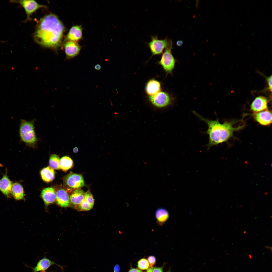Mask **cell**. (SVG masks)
I'll return each instance as SVG.
<instances>
[{
  "label": "cell",
  "mask_w": 272,
  "mask_h": 272,
  "mask_svg": "<svg viewBox=\"0 0 272 272\" xmlns=\"http://www.w3.org/2000/svg\"><path fill=\"white\" fill-rule=\"evenodd\" d=\"M167 272H170L169 271H168Z\"/></svg>",
  "instance_id": "obj_42"
},
{
  "label": "cell",
  "mask_w": 272,
  "mask_h": 272,
  "mask_svg": "<svg viewBox=\"0 0 272 272\" xmlns=\"http://www.w3.org/2000/svg\"><path fill=\"white\" fill-rule=\"evenodd\" d=\"M101 66L99 64H96L94 66V69L97 70H99L101 69Z\"/></svg>",
  "instance_id": "obj_32"
},
{
  "label": "cell",
  "mask_w": 272,
  "mask_h": 272,
  "mask_svg": "<svg viewBox=\"0 0 272 272\" xmlns=\"http://www.w3.org/2000/svg\"><path fill=\"white\" fill-rule=\"evenodd\" d=\"M267 81L268 86V88L270 91H272V75L266 78Z\"/></svg>",
  "instance_id": "obj_28"
},
{
  "label": "cell",
  "mask_w": 272,
  "mask_h": 272,
  "mask_svg": "<svg viewBox=\"0 0 272 272\" xmlns=\"http://www.w3.org/2000/svg\"><path fill=\"white\" fill-rule=\"evenodd\" d=\"M60 160V158L57 155L55 154L51 155L50 157L49 160V165L50 167L53 169H60L59 166Z\"/></svg>",
  "instance_id": "obj_23"
},
{
  "label": "cell",
  "mask_w": 272,
  "mask_h": 272,
  "mask_svg": "<svg viewBox=\"0 0 272 272\" xmlns=\"http://www.w3.org/2000/svg\"><path fill=\"white\" fill-rule=\"evenodd\" d=\"M148 98L150 102L155 107L159 108L166 107L172 102L173 99L168 93L161 91L155 95L149 96Z\"/></svg>",
  "instance_id": "obj_6"
},
{
  "label": "cell",
  "mask_w": 272,
  "mask_h": 272,
  "mask_svg": "<svg viewBox=\"0 0 272 272\" xmlns=\"http://www.w3.org/2000/svg\"><path fill=\"white\" fill-rule=\"evenodd\" d=\"M56 194V202L59 206L66 208L70 206V197L64 189H60L57 191Z\"/></svg>",
  "instance_id": "obj_15"
},
{
  "label": "cell",
  "mask_w": 272,
  "mask_h": 272,
  "mask_svg": "<svg viewBox=\"0 0 272 272\" xmlns=\"http://www.w3.org/2000/svg\"><path fill=\"white\" fill-rule=\"evenodd\" d=\"M120 267L118 264H116L115 265L114 267L113 271L114 272H119L120 271Z\"/></svg>",
  "instance_id": "obj_30"
},
{
  "label": "cell",
  "mask_w": 272,
  "mask_h": 272,
  "mask_svg": "<svg viewBox=\"0 0 272 272\" xmlns=\"http://www.w3.org/2000/svg\"></svg>",
  "instance_id": "obj_43"
},
{
  "label": "cell",
  "mask_w": 272,
  "mask_h": 272,
  "mask_svg": "<svg viewBox=\"0 0 272 272\" xmlns=\"http://www.w3.org/2000/svg\"><path fill=\"white\" fill-rule=\"evenodd\" d=\"M11 194L15 199L20 200L23 199L24 197V192L22 185L17 182L13 184Z\"/></svg>",
  "instance_id": "obj_19"
},
{
  "label": "cell",
  "mask_w": 272,
  "mask_h": 272,
  "mask_svg": "<svg viewBox=\"0 0 272 272\" xmlns=\"http://www.w3.org/2000/svg\"><path fill=\"white\" fill-rule=\"evenodd\" d=\"M73 152L75 153H76L78 152V149L77 147H75L73 149Z\"/></svg>",
  "instance_id": "obj_35"
},
{
  "label": "cell",
  "mask_w": 272,
  "mask_h": 272,
  "mask_svg": "<svg viewBox=\"0 0 272 272\" xmlns=\"http://www.w3.org/2000/svg\"><path fill=\"white\" fill-rule=\"evenodd\" d=\"M153 268L154 267H150L147 269V272H152L153 270Z\"/></svg>",
  "instance_id": "obj_34"
},
{
  "label": "cell",
  "mask_w": 272,
  "mask_h": 272,
  "mask_svg": "<svg viewBox=\"0 0 272 272\" xmlns=\"http://www.w3.org/2000/svg\"><path fill=\"white\" fill-rule=\"evenodd\" d=\"M147 261L149 264L150 267H152L156 262V259L153 256H150L147 259Z\"/></svg>",
  "instance_id": "obj_27"
},
{
  "label": "cell",
  "mask_w": 272,
  "mask_h": 272,
  "mask_svg": "<svg viewBox=\"0 0 272 272\" xmlns=\"http://www.w3.org/2000/svg\"><path fill=\"white\" fill-rule=\"evenodd\" d=\"M249 25V23H248V24H247V26H248V25Z\"/></svg>",
  "instance_id": "obj_36"
},
{
  "label": "cell",
  "mask_w": 272,
  "mask_h": 272,
  "mask_svg": "<svg viewBox=\"0 0 272 272\" xmlns=\"http://www.w3.org/2000/svg\"><path fill=\"white\" fill-rule=\"evenodd\" d=\"M268 100L266 98L262 96L256 97L252 103L251 109L256 113L266 110L267 108Z\"/></svg>",
  "instance_id": "obj_12"
},
{
  "label": "cell",
  "mask_w": 272,
  "mask_h": 272,
  "mask_svg": "<svg viewBox=\"0 0 272 272\" xmlns=\"http://www.w3.org/2000/svg\"><path fill=\"white\" fill-rule=\"evenodd\" d=\"M145 90L149 96L155 95L161 91L160 84L158 81L155 79H150L146 85Z\"/></svg>",
  "instance_id": "obj_16"
},
{
  "label": "cell",
  "mask_w": 272,
  "mask_h": 272,
  "mask_svg": "<svg viewBox=\"0 0 272 272\" xmlns=\"http://www.w3.org/2000/svg\"><path fill=\"white\" fill-rule=\"evenodd\" d=\"M147 44L152 56L160 54L163 53L164 49L172 44L171 41L167 38L159 39L157 36H151V41Z\"/></svg>",
  "instance_id": "obj_4"
},
{
  "label": "cell",
  "mask_w": 272,
  "mask_h": 272,
  "mask_svg": "<svg viewBox=\"0 0 272 272\" xmlns=\"http://www.w3.org/2000/svg\"><path fill=\"white\" fill-rule=\"evenodd\" d=\"M193 112L208 126V129L205 132L209 136V141L207 145L208 150L212 146L227 141L232 136L234 132L240 130L244 127V126L234 127L236 122L234 121H225L221 123L218 119L209 120L203 117L194 111Z\"/></svg>",
  "instance_id": "obj_2"
},
{
  "label": "cell",
  "mask_w": 272,
  "mask_h": 272,
  "mask_svg": "<svg viewBox=\"0 0 272 272\" xmlns=\"http://www.w3.org/2000/svg\"><path fill=\"white\" fill-rule=\"evenodd\" d=\"M263 26V25H262V26H261V27H262V26Z\"/></svg>",
  "instance_id": "obj_41"
},
{
  "label": "cell",
  "mask_w": 272,
  "mask_h": 272,
  "mask_svg": "<svg viewBox=\"0 0 272 272\" xmlns=\"http://www.w3.org/2000/svg\"><path fill=\"white\" fill-rule=\"evenodd\" d=\"M253 117L255 119L262 125H268L271 123V112L268 110L255 113Z\"/></svg>",
  "instance_id": "obj_11"
},
{
  "label": "cell",
  "mask_w": 272,
  "mask_h": 272,
  "mask_svg": "<svg viewBox=\"0 0 272 272\" xmlns=\"http://www.w3.org/2000/svg\"><path fill=\"white\" fill-rule=\"evenodd\" d=\"M183 43V42L181 40H178L176 42V44L178 46H181Z\"/></svg>",
  "instance_id": "obj_33"
},
{
  "label": "cell",
  "mask_w": 272,
  "mask_h": 272,
  "mask_svg": "<svg viewBox=\"0 0 272 272\" xmlns=\"http://www.w3.org/2000/svg\"><path fill=\"white\" fill-rule=\"evenodd\" d=\"M93 208L84 198L81 203L75 208L79 211H88Z\"/></svg>",
  "instance_id": "obj_24"
},
{
  "label": "cell",
  "mask_w": 272,
  "mask_h": 272,
  "mask_svg": "<svg viewBox=\"0 0 272 272\" xmlns=\"http://www.w3.org/2000/svg\"><path fill=\"white\" fill-rule=\"evenodd\" d=\"M262 37V36H261V37H260V38H261V37Z\"/></svg>",
  "instance_id": "obj_37"
},
{
  "label": "cell",
  "mask_w": 272,
  "mask_h": 272,
  "mask_svg": "<svg viewBox=\"0 0 272 272\" xmlns=\"http://www.w3.org/2000/svg\"><path fill=\"white\" fill-rule=\"evenodd\" d=\"M40 173L42 179L46 182H51L54 178V171L49 166L43 168L41 171Z\"/></svg>",
  "instance_id": "obj_21"
},
{
  "label": "cell",
  "mask_w": 272,
  "mask_h": 272,
  "mask_svg": "<svg viewBox=\"0 0 272 272\" xmlns=\"http://www.w3.org/2000/svg\"><path fill=\"white\" fill-rule=\"evenodd\" d=\"M53 265H57L61 269H63L62 266L56 264L54 261L50 260L45 256L38 262L36 266L32 268V272H45L46 270Z\"/></svg>",
  "instance_id": "obj_14"
},
{
  "label": "cell",
  "mask_w": 272,
  "mask_h": 272,
  "mask_svg": "<svg viewBox=\"0 0 272 272\" xmlns=\"http://www.w3.org/2000/svg\"><path fill=\"white\" fill-rule=\"evenodd\" d=\"M254 42H255V41H254L253 42V44L254 43Z\"/></svg>",
  "instance_id": "obj_39"
},
{
  "label": "cell",
  "mask_w": 272,
  "mask_h": 272,
  "mask_svg": "<svg viewBox=\"0 0 272 272\" xmlns=\"http://www.w3.org/2000/svg\"><path fill=\"white\" fill-rule=\"evenodd\" d=\"M172 44L165 49L158 63L167 74H172L175 65V60L172 53Z\"/></svg>",
  "instance_id": "obj_5"
},
{
  "label": "cell",
  "mask_w": 272,
  "mask_h": 272,
  "mask_svg": "<svg viewBox=\"0 0 272 272\" xmlns=\"http://www.w3.org/2000/svg\"><path fill=\"white\" fill-rule=\"evenodd\" d=\"M19 133L21 141L26 145L32 148L36 147L38 140L35 130L34 120L29 121L21 119Z\"/></svg>",
  "instance_id": "obj_3"
},
{
  "label": "cell",
  "mask_w": 272,
  "mask_h": 272,
  "mask_svg": "<svg viewBox=\"0 0 272 272\" xmlns=\"http://www.w3.org/2000/svg\"><path fill=\"white\" fill-rule=\"evenodd\" d=\"M128 272H143L140 269L137 268H132L130 269Z\"/></svg>",
  "instance_id": "obj_31"
},
{
  "label": "cell",
  "mask_w": 272,
  "mask_h": 272,
  "mask_svg": "<svg viewBox=\"0 0 272 272\" xmlns=\"http://www.w3.org/2000/svg\"><path fill=\"white\" fill-rule=\"evenodd\" d=\"M64 181L69 187L73 189L81 188L85 185L82 175L70 173L65 177Z\"/></svg>",
  "instance_id": "obj_9"
},
{
  "label": "cell",
  "mask_w": 272,
  "mask_h": 272,
  "mask_svg": "<svg viewBox=\"0 0 272 272\" xmlns=\"http://www.w3.org/2000/svg\"><path fill=\"white\" fill-rule=\"evenodd\" d=\"M265 3H264V4H263V5H265Z\"/></svg>",
  "instance_id": "obj_40"
},
{
  "label": "cell",
  "mask_w": 272,
  "mask_h": 272,
  "mask_svg": "<svg viewBox=\"0 0 272 272\" xmlns=\"http://www.w3.org/2000/svg\"><path fill=\"white\" fill-rule=\"evenodd\" d=\"M41 197L47 206L53 203L56 199V194L54 189L48 187L43 189L41 193Z\"/></svg>",
  "instance_id": "obj_18"
},
{
  "label": "cell",
  "mask_w": 272,
  "mask_h": 272,
  "mask_svg": "<svg viewBox=\"0 0 272 272\" xmlns=\"http://www.w3.org/2000/svg\"><path fill=\"white\" fill-rule=\"evenodd\" d=\"M149 266L147 260L145 258H142L139 260L138 262V268L142 270L147 269Z\"/></svg>",
  "instance_id": "obj_26"
},
{
  "label": "cell",
  "mask_w": 272,
  "mask_h": 272,
  "mask_svg": "<svg viewBox=\"0 0 272 272\" xmlns=\"http://www.w3.org/2000/svg\"><path fill=\"white\" fill-rule=\"evenodd\" d=\"M7 171L0 180V191L8 197H10L13 184L7 174Z\"/></svg>",
  "instance_id": "obj_13"
},
{
  "label": "cell",
  "mask_w": 272,
  "mask_h": 272,
  "mask_svg": "<svg viewBox=\"0 0 272 272\" xmlns=\"http://www.w3.org/2000/svg\"><path fill=\"white\" fill-rule=\"evenodd\" d=\"M250 9H251V8H249V11L250 10Z\"/></svg>",
  "instance_id": "obj_38"
},
{
  "label": "cell",
  "mask_w": 272,
  "mask_h": 272,
  "mask_svg": "<svg viewBox=\"0 0 272 272\" xmlns=\"http://www.w3.org/2000/svg\"><path fill=\"white\" fill-rule=\"evenodd\" d=\"M65 30V27L58 17L50 13L39 21L33 38L35 41L43 47L56 50L62 44Z\"/></svg>",
  "instance_id": "obj_1"
},
{
  "label": "cell",
  "mask_w": 272,
  "mask_h": 272,
  "mask_svg": "<svg viewBox=\"0 0 272 272\" xmlns=\"http://www.w3.org/2000/svg\"><path fill=\"white\" fill-rule=\"evenodd\" d=\"M84 199L93 208L94 204V200L90 190H88L85 193Z\"/></svg>",
  "instance_id": "obj_25"
},
{
  "label": "cell",
  "mask_w": 272,
  "mask_h": 272,
  "mask_svg": "<svg viewBox=\"0 0 272 272\" xmlns=\"http://www.w3.org/2000/svg\"><path fill=\"white\" fill-rule=\"evenodd\" d=\"M64 42V47L66 60L73 58L79 54L82 46L80 45L78 42L72 41Z\"/></svg>",
  "instance_id": "obj_8"
},
{
  "label": "cell",
  "mask_w": 272,
  "mask_h": 272,
  "mask_svg": "<svg viewBox=\"0 0 272 272\" xmlns=\"http://www.w3.org/2000/svg\"><path fill=\"white\" fill-rule=\"evenodd\" d=\"M14 2L19 3L24 9L27 15L25 22L30 20V16L38 9L41 8H46L47 6L41 5L33 0H19L13 1Z\"/></svg>",
  "instance_id": "obj_7"
},
{
  "label": "cell",
  "mask_w": 272,
  "mask_h": 272,
  "mask_svg": "<svg viewBox=\"0 0 272 272\" xmlns=\"http://www.w3.org/2000/svg\"><path fill=\"white\" fill-rule=\"evenodd\" d=\"M155 217L157 222L160 224H163L168 219L169 217L167 210L163 208H159L155 211Z\"/></svg>",
  "instance_id": "obj_20"
},
{
  "label": "cell",
  "mask_w": 272,
  "mask_h": 272,
  "mask_svg": "<svg viewBox=\"0 0 272 272\" xmlns=\"http://www.w3.org/2000/svg\"><path fill=\"white\" fill-rule=\"evenodd\" d=\"M152 272H163L162 267H154Z\"/></svg>",
  "instance_id": "obj_29"
},
{
  "label": "cell",
  "mask_w": 272,
  "mask_h": 272,
  "mask_svg": "<svg viewBox=\"0 0 272 272\" xmlns=\"http://www.w3.org/2000/svg\"><path fill=\"white\" fill-rule=\"evenodd\" d=\"M82 25L73 26L70 29L64 41L78 42L83 39Z\"/></svg>",
  "instance_id": "obj_10"
},
{
  "label": "cell",
  "mask_w": 272,
  "mask_h": 272,
  "mask_svg": "<svg viewBox=\"0 0 272 272\" xmlns=\"http://www.w3.org/2000/svg\"><path fill=\"white\" fill-rule=\"evenodd\" d=\"M85 193L81 188L75 190L69 197L70 205H73L76 208L84 199Z\"/></svg>",
  "instance_id": "obj_17"
},
{
  "label": "cell",
  "mask_w": 272,
  "mask_h": 272,
  "mask_svg": "<svg viewBox=\"0 0 272 272\" xmlns=\"http://www.w3.org/2000/svg\"><path fill=\"white\" fill-rule=\"evenodd\" d=\"M73 165V162L72 160L68 156L63 157L60 159V167L63 171H67L72 167Z\"/></svg>",
  "instance_id": "obj_22"
}]
</instances>
